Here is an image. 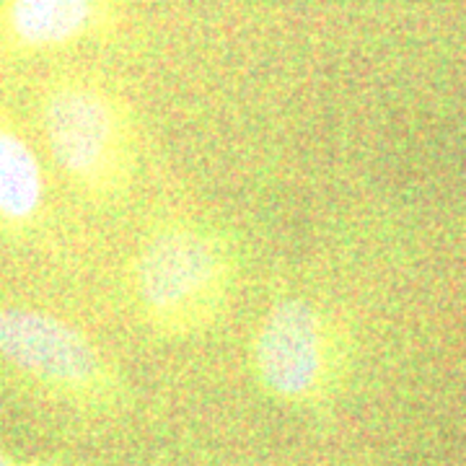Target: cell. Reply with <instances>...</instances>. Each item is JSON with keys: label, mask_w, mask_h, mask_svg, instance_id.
Returning <instances> with one entry per match:
<instances>
[{"label": "cell", "mask_w": 466, "mask_h": 466, "mask_svg": "<svg viewBox=\"0 0 466 466\" xmlns=\"http://www.w3.org/2000/svg\"><path fill=\"white\" fill-rule=\"evenodd\" d=\"M236 257L223 233L198 218L171 216L143 236L130 272L135 314L158 339L208 332L228 309Z\"/></svg>", "instance_id": "6da1fadb"}, {"label": "cell", "mask_w": 466, "mask_h": 466, "mask_svg": "<svg viewBox=\"0 0 466 466\" xmlns=\"http://www.w3.org/2000/svg\"><path fill=\"white\" fill-rule=\"evenodd\" d=\"M42 127L55 164L101 205L125 200L140 164V140L130 106L91 81H67L42 104Z\"/></svg>", "instance_id": "7a4b0ae2"}, {"label": "cell", "mask_w": 466, "mask_h": 466, "mask_svg": "<svg viewBox=\"0 0 466 466\" xmlns=\"http://www.w3.org/2000/svg\"><path fill=\"white\" fill-rule=\"evenodd\" d=\"M345 363L342 329L309 299L275 300L251 339L254 376L283 404L327 401L342 381Z\"/></svg>", "instance_id": "3957f363"}, {"label": "cell", "mask_w": 466, "mask_h": 466, "mask_svg": "<svg viewBox=\"0 0 466 466\" xmlns=\"http://www.w3.org/2000/svg\"><path fill=\"white\" fill-rule=\"evenodd\" d=\"M0 355L26 376L91 410L115 412L127 394L119 370L86 334L42 311H0Z\"/></svg>", "instance_id": "277c9868"}, {"label": "cell", "mask_w": 466, "mask_h": 466, "mask_svg": "<svg viewBox=\"0 0 466 466\" xmlns=\"http://www.w3.org/2000/svg\"><path fill=\"white\" fill-rule=\"evenodd\" d=\"M99 0H11V32L26 47L67 45L99 21Z\"/></svg>", "instance_id": "5b68a950"}, {"label": "cell", "mask_w": 466, "mask_h": 466, "mask_svg": "<svg viewBox=\"0 0 466 466\" xmlns=\"http://www.w3.org/2000/svg\"><path fill=\"white\" fill-rule=\"evenodd\" d=\"M42 205V168L21 135L0 125V218L24 223Z\"/></svg>", "instance_id": "8992f818"}, {"label": "cell", "mask_w": 466, "mask_h": 466, "mask_svg": "<svg viewBox=\"0 0 466 466\" xmlns=\"http://www.w3.org/2000/svg\"><path fill=\"white\" fill-rule=\"evenodd\" d=\"M0 466H21V464H16V461H14L11 456H5V453L0 451Z\"/></svg>", "instance_id": "52a82bcc"}]
</instances>
